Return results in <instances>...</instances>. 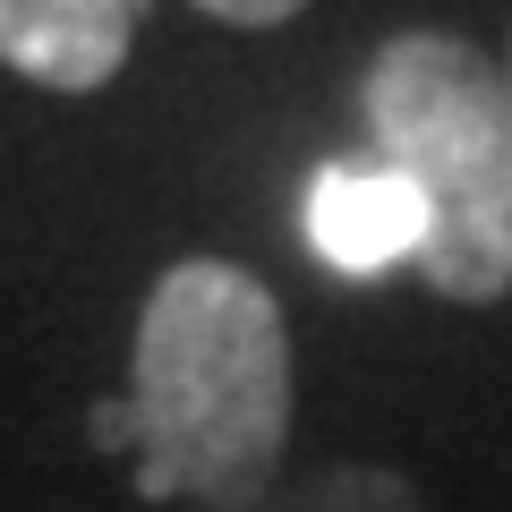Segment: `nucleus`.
<instances>
[{
  "label": "nucleus",
  "mask_w": 512,
  "mask_h": 512,
  "mask_svg": "<svg viewBox=\"0 0 512 512\" xmlns=\"http://www.w3.org/2000/svg\"><path fill=\"white\" fill-rule=\"evenodd\" d=\"M504 94H512V35H504Z\"/></svg>",
  "instance_id": "7"
},
{
  "label": "nucleus",
  "mask_w": 512,
  "mask_h": 512,
  "mask_svg": "<svg viewBox=\"0 0 512 512\" xmlns=\"http://www.w3.org/2000/svg\"><path fill=\"white\" fill-rule=\"evenodd\" d=\"M367 137L427 205V248L410 274L436 299L487 308L512 291V94L504 60L478 43L410 26L367 60Z\"/></svg>",
  "instance_id": "2"
},
{
  "label": "nucleus",
  "mask_w": 512,
  "mask_h": 512,
  "mask_svg": "<svg viewBox=\"0 0 512 512\" xmlns=\"http://www.w3.org/2000/svg\"><path fill=\"white\" fill-rule=\"evenodd\" d=\"M299 222H308V248L325 256L333 274H350V282L393 274V265H419V248H427L419 188H410L402 171H384V163H325L308 180Z\"/></svg>",
  "instance_id": "3"
},
{
  "label": "nucleus",
  "mask_w": 512,
  "mask_h": 512,
  "mask_svg": "<svg viewBox=\"0 0 512 512\" xmlns=\"http://www.w3.org/2000/svg\"><path fill=\"white\" fill-rule=\"evenodd\" d=\"M128 461L154 504H239L291 453V333L274 291L222 256H188L137 308Z\"/></svg>",
  "instance_id": "1"
},
{
  "label": "nucleus",
  "mask_w": 512,
  "mask_h": 512,
  "mask_svg": "<svg viewBox=\"0 0 512 512\" xmlns=\"http://www.w3.org/2000/svg\"><path fill=\"white\" fill-rule=\"evenodd\" d=\"M188 512H427V495L384 461H316V470H282L274 487L239 495V504H188Z\"/></svg>",
  "instance_id": "5"
},
{
  "label": "nucleus",
  "mask_w": 512,
  "mask_h": 512,
  "mask_svg": "<svg viewBox=\"0 0 512 512\" xmlns=\"http://www.w3.org/2000/svg\"><path fill=\"white\" fill-rule=\"evenodd\" d=\"M205 18H222V26H282V18H299L308 0H197Z\"/></svg>",
  "instance_id": "6"
},
{
  "label": "nucleus",
  "mask_w": 512,
  "mask_h": 512,
  "mask_svg": "<svg viewBox=\"0 0 512 512\" xmlns=\"http://www.w3.org/2000/svg\"><path fill=\"white\" fill-rule=\"evenodd\" d=\"M146 0H0V60L52 94H94L120 77Z\"/></svg>",
  "instance_id": "4"
}]
</instances>
